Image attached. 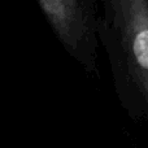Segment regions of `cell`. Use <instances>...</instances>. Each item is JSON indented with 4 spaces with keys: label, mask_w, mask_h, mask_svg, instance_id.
<instances>
[{
    "label": "cell",
    "mask_w": 148,
    "mask_h": 148,
    "mask_svg": "<svg viewBox=\"0 0 148 148\" xmlns=\"http://www.w3.org/2000/svg\"><path fill=\"white\" fill-rule=\"evenodd\" d=\"M95 0H39L38 5L65 51L87 73L97 66V17Z\"/></svg>",
    "instance_id": "cell-2"
},
{
    "label": "cell",
    "mask_w": 148,
    "mask_h": 148,
    "mask_svg": "<svg viewBox=\"0 0 148 148\" xmlns=\"http://www.w3.org/2000/svg\"><path fill=\"white\" fill-rule=\"evenodd\" d=\"M97 36L109 60L121 107L148 126V0H107Z\"/></svg>",
    "instance_id": "cell-1"
}]
</instances>
